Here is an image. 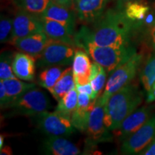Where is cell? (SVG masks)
<instances>
[{
  "label": "cell",
  "instance_id": "obj_1",
  "mask_svg": "<svg viewBox=\"0 0 155 155\" xmlns=\"http://www.w3.org/2000/svg\"><path fill=\"white\" fill-rule=\"evenodd\" d=\"M136 25L121 7L110 9L94 22L92 29L83 26L78 35L98 46L124 48L131 45Z\"/></svg>",
  "mask_w": 155,
  "mask_h": 155
},
{
  "label": "cell",
  "instance_id": "obj_2",
  "mask_svg": "<svg viewBox=\"0 0 155 155\" xmlns=\"http://www.w3.org/2000/svg\"><path fill=\"white\" fill-rule=\"evenodd\" d=\"M143 100L138 86L128 84L114 94L105 104L104 123L110 131L120 127L122 121L137 109Z\"/></svg>",
  "mask_w": 155,
  "mask_h": 155
},
{
  "label": "cell",
  "instance_id": "obj_3",
  "mask_svg": "<svg viewBox=\"0 0 155 155\" xmlns=\"http://www.w3.org/2000/svg\"><path fill=\"white\" fill-rule=\"evenodd\" d=\"M75 44L78 48L84 50L93 61L104 67L109 75L137 53L133 45L124 48L98 46L78 34L75 35Z\"/></svg>",
  "mask_w": 155,
  "mask_h": 155
},
{
  "label": "cell",
  "instance_id": "obj_4",
  "mask_svg": "<svg viewBox=\"0 0 155 155\" xmlns=\"http://www.w3.org/2000/svg\"><path fill=\"white\" fill-rule=\"evenodd\" d=\"M51 107V102L45 93L36 87L27 91L20 98L9 104L6 110L5 118L17 116H32L47 111Z\"/></svg>",
  "mask_w": 155,
  "mask_h": 155
},
{
  "label": "cell",
  "instance_id": "obj_5",
  "mask_svg": "<svg viewBox=\"0 0 155 155\" xmlns=\"http://www.w3.org/2000/svg\"><path fill=\"white\" fill-rule=\"evenodd\" d=\"M142 60V54L137 53L110 74L104 92L101 96L104 104H106L114 94L132 81L139 71Z\"/></svg>",
  "mask_w": 155,
  "mask_h": 155
},
{
  "label": "cell",
  "instance_id": "obj_6",
  "mask_svg": "<svg viewBox=\"0 0 155 155\" xmlns=\"http://www.w3.org/2000/svg\"><path fill=\"white\" fill-rule=\"evenodd\" d=\"M104 108L105 104L99 96L88 117L86 131L87 135L86 143L88 149L94 148L99 143L113 140V136L110 134V130L107 129L104 123Z\"/></svg>",
  "mask_w": 155,
  "mask_h": 155
},
{
  "label": "cell",
  "instance_id": "obj_7",
  "mask_svg": "<svg viewBox=\"0 0 155 155\" xmlns=\"http://www.w3.org/2000/svg\"><path fill=\"white\" fill-rule=\"evenodd\" d=\"M74 45L49 39V42L40 57L36 65L39 68L51 66H67L73 64L75 55Z\"/></svg>",
  "mask_w": 155,
  "mask_h": 155
},
{
  "label": "cell",
  "instance_id": "obj_8",
  "mask_svg": "<svg viewBox=\"0 0 155 155\" xmlns=\"http://www.w3.org/2000/svg\"><path fill=\"white\" fill-rule=\"evenodd\" d=\"M32 118L39 130L48 136L69 137L75 132L71 119L55 111H43Z\"/></svg>",
  "mask_w": 155,
  "mask_h": 155
},
{
  "label": "cell",
  "instance_id": "obj_9",
  "mask_svg": "<svg viewBox=\"0 0 155 155\" xmlns=\"http://www.w3.org/2000/svg\"><path fill=\"white\" fill-rule=\"evenodd\" d=\"M155 139V116L136 132L121 142L120 151L124 154H139Z\"/></svg>",
  "mask_w": 155,
  "mask_h": 155
},
{
  "label": "cell",
  "instance_id": "obj_10",
  "mask_svg": "<svg viewBox=\"0 0 155 155\" xmlns=\"http://www.w3.org/2000/svg\"><path fill=\"white\" fill-rule=\"evenodd\" d=\"M42 31L43 28L40 17L17 9L13 19L12 34L10 42Z\"/></svg>",
  "mask_w": 155,
  "mask_h": 155
},
{
  "label": "cell",
  "instance_id": "obj_11",
  "mask_svg": "<svg viewBox=\"0 0 155 155\" xmlns=\"http://www.w3.org/2000/svg\"><path fill=\"white\" fill-rule=\"evenodd\" d=\"M151 109L147 106L136 109L122 121L120 127L113 131L116 140L122 142L136 132L151 118Z\"/></svg>",
  "mask_w": 155,
  "mask_h": 155
},
{
  "label": "cell",
  "instance_id": "obj_12",
  "mask_svg": "<svg viewBox=\"0 0 155 155\" xmlns=\"http://www.w3.org/2000/svg\"><path fill=\"white\" fill-rule=\"evenodd\" d=\"M109 0H75L73 8L78 18L85 24L98 20L105 12Z\"/></svg>",
  "mask_w": 155,
  "mask_h": 155
},
{
  "label": "cell",
  "instance_id": "obj_13",
  "mask_svg": "<svg viewBox=\"0 0 155 155\" xmlns=\"http://www.w3.org/2000/svg\"><path fill=\"white\" fill-rule=\"evenodd\" d=\"M48 42L49 38L42 31L25 38L16 39L10 42V44L21 52L33 56L37 60L42 54Z\"/></svg>",
  "mask_w": 155,
  "mask_h": 155
},
{
  "label": "cell",
  "instance_id": "obj_14",
  "mask_svg": "<svg viewBox=\"0 0 155 155\" xmlns=\"http://www.w3.org/2000/svg\"><path fill=\"white\" fill-rule=\"evenodd\" d=\"M36 67V58L33 56L21 51L15 53L12 70L17 78L28 82L33 81Z\"/></svg>",
  "mask_w": 155,
  "mask_h": 155
},
{
  "label": "cell",
  "instance_id": "obj_15",
  "mask_svg": "<svg viewBox=\"0 0 155 155\" xmlns=\"http://www.w3.org/2000/svg\"><path fill=\"white\" fill-rule=\"evenodd\" d=\"M40 18L43 28V32L50 40L75 45L74 30L57 21L42 17Z\"/></svg>",
  "mask_w": 155,
  "mask_h": 155
},
{
  "label": "cell",
  "instance_id": "obj_16",
  "mask_svg": "<svg viewBox=\"0 0 155 155\" xmlns=\"http://www.w3.org/2000/svg\"><path fill=\"white\" fill-rule=\"evenodd\" d=\"M96 101V100H92L91 97L88 94L78 93L77 107L71 118V123L75 129L81 132L86 131L89 115Z\"/></svg>",
  "mask_w": 155,
  "mask_h": 155
},
{
  "label": "cell",
  "instance_id": "obj_17",
  "mask_svg": "<svg viewBox=\"0 0 155 155\" xmlns=\"http://www.w3.org/2000/svg\"><path fill=\"white\" fill-rule=\"evenodd\" d=\"M76 14L71 7L58 5L50 0L47 8L45 9L40 17L57 21L68 28L75 30Z\"/></svg>",
  "mask_w": 155,
  "mask_h": 155
},
{
  "label": "cell",
  "instance_id": "obj_18",
  "mask_svg": "<svg viewBox=\"0 0 155 155\" xmlns=\"http://www.w3.org/2000/svg\"><path fill=\"white\" fill-rule=\"evenodd\" d=\"M42 151L45 154L77 155L81 151L76 145L61 137L49 136L42 144Z\"/></svg>",
  "mask_w": 155,
  "mask_h": 155
},
{
  "label": "cell",
  "instance_id": "obj_19",
  "mask_svg": "<svg viewBox=\"0 0 155 155\" xmlns=\"http://www.w3.org/2000/svg\"><path fill=\"white\" fill-rule=\"evenodd\" d=\"M72 68L75 84L83 86L90 83L91 63L88 54L84 50L79 48L75 50Z\"/></svg>",
  "mask_w": 155,
  "mask_h": 155
},
{
  "label": "cell",
  "instance_id": "obj_20",
  "mask_svg": "<svg viewBox=\"0 0 155 155\" xmlns=\"http://www.w3.org/2000/svg\"><path fill=\"white\" fill-rule=\"evenodd\" d=\"M2 81L3 82V84L6 89V92H7L8 106L12 102L15 101L17 99H18L19 98H20L22 95H24L29 90L36 87V85L35 83H25L24 81L19 80V78H16L6 79V80ZM8 106H7V107H8Z\"/></svg>",
  "mask_w": 155,
  "mask_h": 155
},
{
  "label": "cell",
  "instance_id": "obj_21",
  "mask_svg": "<svg viewBox=\"0 0 155 155\" xmlns=\"http://www.w3.org/2000/svg\"><path fill=\"white\" fill-rule=\"evenodd\" d=\"M75 88V82L73 68L72 67H68L65 69L59 80L50 92L58 102L65 95Z\"/></svg>",
  "mask_w": 155,
  "mask_h": 155
},
{
  "label": "cell",
  "instance_id": "obj_22",
  "mask_svg": "<svg viewBox=\"0 0 155 155\" xmlns=\"http://www.w3.org/2000/svg\"><path fill=\"white\" fill-rule=\"evenodd\" d=\"M64 71L65 69L63 66L45 68L39 73L38 78V85L50 91L59 80Z\"/></svg>",
  "mask_w": 155,
  "mask_h": 155
},
{
  "label": "cell",
  "instance_id": "obj_23",
  "mask_svg": "<svg viewBox=\"0 0 155 155\" xmlns=\"http://www.w3.org/2000/svg\"><path fill=\"white\" fill-rule=\"evenodd\" d=\"M78 100V92L75 88L65 95L58 101L55 111L71 119L72 114L77 107Z\"/></svg>",
  "mask_w": 155,
  "mask_h": 155
},
{
  "label": "cell",
  "instance_id": "obj_24",
  "mask_svg": "<svg viewBox=\"0 0 155 155\" xmlns=\"http://www.w3.org/2000/svg\"><path fill=\"white\" fill-rule=\"evenodd\" d=\"M17 9L40 17L47 8L50 0H10Z\"/></svg>",
  "mask_w": 155,
  "mask_h": 155
},
{
  "label": "cell",
  "instance_id": "obj_25",
  "mask_svg": "<svg viewBox=\"0 0 155 155\" xmlns=\"http://www.w3.org/2000/svg\"><path fill=\"white\" fill-rule=\"evenodd\" d=\"M139 78L147 94L155 83V54L145 62L140 71Z\"/></svg>",
  "mask_w": 155,
  "mask_h": 155
},
{
  "label": "cell",
  "instance_id": "obj_26",
  "mask_svg": "<svg viewBox=\"0 0 155 155\" xmlns=\"http://www.w3.org/2000/svg\"><path fill=\"white\" fill-rule=\"evenodd\" d=\"M124 9L127 18L137 24L145 18L150 7L139 1H132L126 4Z\"/></svg>",
  "mask_w": 155,
  "mask_h": 155
},
{
  "label": "cell",
  "instance_id": "obj_27",
  "mask_svg": "<svg viewBox=\"0 0 155 155\" xmlns=\"http://www.w3.org/2000/svg\"><path fill=\"white\" fill-rule=\"evenodd\" d=\"M14 55V53L9 50H5L1 53V56H0V79L2 81L16 78L12 70V61Z\"/></svg>",
  "mask_w": 155,
  "mask_h": 155
},
{
  "label": "cell",
  "instance_id": "obj_28",
  "mask_svg": "<svg viewBox=\"0 0 155 155\" xmlns=\"http://www.w3.org/2000/svg\"><path fill=\"white\" fill-rule=\"evenodd\" d=\"M13 29V19L5 15H1L0 19V42L6 43L10 42Z\"/></svg>",
  "mask_w": 155,
  "mask_h": 155
},
{
  "label": "cell",
  "instance_id": "obj_29",
  "mask_svg": "<svg viewBox=\"0 0 155 155\" xmlns=\"http://www.w3.org/2000/svg\"><path fill=\"white\" fill-rule=\"evenodd\" d=\"M106 70L104 67L101 68V71L94 79L90 81L93 90H94V96H93V100H96L98 97L100 96L104 86L106 84Z\"/></svg>",
  "mask_w": 155,
  "mask_h": 155
},
{
  "label": "cell",
  "instance_id": "obj_30",
  "mask_svg": "<svg viewBox=\"0 0 155 155\" xmlns=\"http://www.w3.org/2000/svg\"><path fill=\"white\" fill-rule=\"evenodd\" d=\"M0 106H1V109L3 110H5L8 106L7 92H6L5 87L2 81L0 82Z\"/></svg>",
  "mask_w": 155,
  "mask_h": 155
},
{
  "label": "cell",
  "instance_id": "obj_31",
  "mask_svg": "<svg viewBox=\"0 0 155 155\" xmlns=\"http://www.w3.org/2000/svg\"><path fill=\"white\" fill-rule=\"evenodd\" d=\"M75 88H76L77 91L78 93H81V94H88V96L91 97L93 100V96H94V90H93L92 86L91 84V83H87L86 85H83V86H81V85H77L75 84ZM95 101V100H94Z\"/></svg>",
  "mask_w": 155,
  "mask_h": 155
},
{
  "label": "cell",
  "instance_id": "obj_32",
  "mask_svg": "<svg viewBox=\"0 0 155 155\" xmlns=\"http://www.w3.org/2000/svg\"><path fill=\"white\" fill-rule=\"evenodd\" d=\"M141 155H155V139L148 147L139 153Z\"/></svg>",
  "mask_w": 155,
  "mask_h": 155
},
{
  "label": "cell",
  "instance_id": "obj_33",
  "mask_svg": "<svg viewBox=\"0 0 155 155\" xmlns=\"http://www.w3.org/2000/svg\"><path fill=\"white\" fill-rule=\"evenodd\" d=\"M150 42L151 46L155 50V21L153 22L150 31Z\"/></svg>",
  "mask_w": 155,
  "mask_h": 155
},
{
  "label": "cell",
  "instance_id": "obj_34",
  "mask_svg": "<svg viewBox=\"0 0 155 155\" xmlns=\"http://www.w3.org/2000/svg\"><path fill=\"white\" fill-rule=\"evenodd\" d=\"M51 1L56 4H58V5L65 6V7H73L75 0H51Z\"/></svg>",
  "mask_w": 155,
  "mask_h": 155
},
{
  "label": "cell",
  "instance_id": "obj_35",
  "mask_svg": "<svg viewBox=\"0 0 155 155\" xmlns=\"http://www.w3.org/2000/svg\"><path fill=\"white\" fill-rule=\"evenodd\" d=\"M147 101L148 103L155 101V83L152 86L150 92L147 94Z\"/></svg>",
  "mask_w": 155,
  "mask_h": 155
},
{
  "label": "cell",
  "instance_id": "obj_36",
  "mask_svg": "<svg viewBox=\"0 0 155 155\" xmlns=\"http://www.w3.org/2000/svg\"><path fill=\"white\" fill-rule=\"evenodd\" d=\"M0 154L1 155H8L12 154V151L10 147L9 146H4L2 148L0 149Z\"/></svg>",
  "mask_w": 155,
  "mask_h": 155
},
{
  "label": "cell",
  "instance_id": "obj_37",
  "mask_svg": "<svg viewBox=\"0 0 155 155\" xmlns=\"http://www.w3.org/2000/svg\"><path fill=\"white\" fill-rule=\"evenodd\" d=\"M118 1H119V7H122L123 4H127L128 2H132V1H139V0H118Z\"/></svg>",
  "mask_w": 155,
  "mask_h": 155
},
{
  "label": "cell",
  "instance_id": "obj_38",
  "mask_svg": "<svg viewBox=\"0 0 155 155\" xmlns=\"http://www.w3.org/2000/svg\"><path fill=\"white\" fill-rule=\"evenodd\" d=\"M4 140H5V137H4V135L1 134L0 136V149H2L4 147Z\"/></svg>",
  "mask_w": 155,
  "mask_h": 155
}]
</instances>
